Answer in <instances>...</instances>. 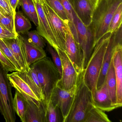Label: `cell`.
<instances>
[{
  "label": "cell",
  "instance_id": "37",
  "mask_svg": "<svg viewBox=\"0 0 122 122\" xmlns=\"http://www.w3.org/2000/svg\"><path fill=\"white\" fill-rule=\"evenodd\" d=\"M20 0H10V3L14 11L16 10V8L19 3Z\"/></svg>",
  "mask_w": 122,
  "mask_h": 122
},
{
  "label": "cell",
  "instance_id": "32",
  "mask_svg": "<svg viewBox=\"0 0 122 122\" xmlns=\"http://www.w3.org/2000/svg\"><path fill=\"white\" fill-rule=\"evenodd\" d=\"M12 8L10 0H0V13L5 15H12L15 13Z\"/></svg>",
  "mask_w": 122,
  "mask_h": 122
},
{
  "label": "cell",
  "instance_id": "25",
  "mask_svg": "<svg viewBox=\"0 0 122 122\" xmlns=\"http://www.w3.org/2000/svg\"><path fill=\"white\" fill-rule=\"evenodd\" d=\"M66 12L69 20L68 26L75 40L78 43L76 28L75 26L73 17V10L69 0H59Z\"/></svg>",
  "mask_w": 122,
  "mask_h": 122
},
{
  "label": "cell",
  "instance_id": "3",
  "mask_svg": "<svg viewBox=\"0 0 122 122\" xmlns=\"http://www.w3.org/2000/svg\"><path fill=\"white\" fill-rule=\"evenodd\" d=\"M111 34L106 33L98 41L84 70V81L92 92L93 99L104 56Z\"/></svg>",
  "mask_w": 122,
  "mask_h": 122
},
{
  "label": "cell",
  "instance_id": "23",
  "mask_svg": "<svg viewBox=\"0 0 122 122\" xmlns=\"http://www.w3.org/2000/svg\"><path fill=\"white\" fill-rule=\"evenodd\" d=\"M107 115L94 105L88 111L83 122H111Z\"/></svg>",
  "mask_w": 122,
  "mask_h": 122
},
{
  "label": "cell",
  "instance_id": "39",
  "mask_svg": "<svg viewBox=\"0 0 122 122\" xmlns=\"http://www.w3.org/2000/svg\"><path fill=\"white\" fill-rule=\"evenodd\" d=\"M40 0V1H41V0Z\"/></svg>",
  "mask_w": 122,
  "mask_h": 122
},
{
  "label": "cell",
  "instance_id": "13",
  "mask_svg": "<svg viewBox=\"0 0 122 122\" xmlns=\"http://www.w3.org/2000/svg\"><path fill=\"white\" fill-rule=\"evenodd\" d=\"M32 1L35 6L38 18L37 31L55 50L58 48L40 1L39 0H32Z\"/></svg>",
  "mask_w": 122,
  "mask_h": 122
},
{
  "label": "cell",
  "instance_id": "30",
  "mask_svg": "<svg viewBox=\"0 0 122 122\" xmlns=\"http://www.w3.org/2000/svg\"><path fill=\"white\" fill-rule=\"evenodd\" d=\"M27 40L30 42L38 46L41 48H44L46 46V42L44 38L42 37L37 30H32L27 32Z\"/></svg>",
  "mask_w": 122,
  "mask_h": 122
},
{
  "label": "cell",
  "instance_id": "15",
  "mask_svg": "<svg viewBox=\"0 0 122 122\" xmlns=\"http://www.w3.org/2000/svg\"><path fill=\"white\" fill-rule=\"evenodd\" d=\"M76 15L86 27L90 26L95 10L88 0H69Z\"/></svg>",
  "mask_w": 122,
  "mask_h": 122
},
{
  "label": "cell",
  "instance_id": "1",
  "mask_svg": "<svg viewBox=\"0 0 122 122\" xmlns=\"http://www.w3.org/2000/svg\"><path fill=\"white\" fill-rule=\"evenodd\" d=\"M84 70L77 74L76 89L70 111L63 122H83L88 111L95 105L92 92L83 77Z\"/></svg>",
  "mask_w": 122,
  "mask_h": 122
},
{
  "label": "cell",
  "instance_id": "33",
  "mask_svg": "<svg viewBox=\"0 0 122 122\" xmlns=\"http://www.w3.org/2000/svg\"><path fill=\"white\" fill-rule=\"evenodd\" d=\"M0 62L5 68L9 72L18 71L12 63L7 58L3 53L0 50Z\"/></svg>",
  "mask_w": 122,
  "mask_h": 122
},
{
  "label": "cell",
  "instance_id": "24",
  "mask_svg": "<svg viewBox=\"0 0 122 122\" xmlns=\"http://www.w3.org/2000/svg\"><path fill=\"white\" fill-rule=\"evenodd\" d=\"M47 122H63V118L60 108L54 106L50 101L46 107Z\"/></svg>",
  "mask_w": 122,
  "mask_h": 122
},
{
  "label": "cell",
  "instance_id": "20",
  "mask_svg": "<svg viewBox=\"0 0 122 122\" xmlns=\"http://www.w3.org/2000/svg\"><path fill=\"white\" fill-rule=\"evenodd\" d=\"M106 79L107 87L112 104L117 108L120 107V106L117 103L116 80L112 59L108 70Z\"/></svg>",
  "mask_w": 122,
  "mask_h": 122
},
{
  "label": "cell",
  "instance_id": "2",
  "mask_svg": "<svg viewBox=\"0 0 122 122\" xmlns=\"http://www.w3.org/2000/svg\"><path fill=\"white\" fill-rule=\"evenodd\" d=\"M122 0H100L93 15L90 26L93 36L94 46L107 33L115 11Z\"/></svg>",
  "mask_w": 122,
  "mask_h": 122
},
{
  "label": "cell",
  "instance_id": "34",
  "mask_svg": "<svg viewBox=\"0 0 122 122\" xmlns=\"http://www.w3.org/2000/svg\"><path fill=\"white\" fill-rule=\"evenodd\" d=\"M18 34L12 32L0 25V39H10L16 38Z\"/></svg>",
  "mask_w": 122,
  "mask_h": 122
},
{
  "label": "cell",
  "instance_id": "27",
  "mask_svg": "<svg viewBox=\"0 0 122 122\" xmlns=\"http://www.w3.org/2000/svg\"><path fill=\"white\" fill-rule=\"evenodd\" d=\"M122 3L117 8L111 19L107 33H113L122 25Z\"/></svg>",
  "mask_w": 122,
  "mask_h": 122
},
{
  "label": "cell",
  "instance_id": "4",
  "mask_svg": "<svg viewBox=\"0 0 122 122\" xmlns=\"http://www.w3.org/2000/svg\"><path fill=\"white\" fill-rule=\"evenodd\" d=\"M30 66L36 71L47 106L50 101L53 91L60 79L59 71L51 59L47 56Z\"/></svg>",
  "mask_w": 122,
  "mask_h": 122
},
{
  "label": "cell",
  "instance_id": "35",
  "mask_svg": "<svg viewBox=\"0 0 122 122\" xmlns=\"http://www.w3.org/2000/svg\"><path fill=\"white\" fill-rule=\"evenodd\" d=\"M31 15L33 18V23L36 26L38 25V18L35 6L32 0H27Z\"/></svg>",
  "mask_w": 122,
  "mask_h": 122
},
{
  "label": "cell",
  "instance_id": "22",
  "mask_svg": "<svg viewBox=\"0 0 122 122\" xmlns=\"http://www.w3.org/2000/svg\"><path fill=\"white\" fill-rule=\"evenodd\" d=\"M15 32L17 34L26 33L32 28L29 20L20 12H15Z\"/></svg>",
  "mask_w": 122,
  "mask_h": 122
},
{
  "label": "cell",
  "instance_id": "19",
  "mask_svg": "<svg viewBox=\"0 0 122 122\" xmlns=\"http://www.w3.org/2000/svg\"><path fill=\"white\" fill-rule=\"evenodd\" d=\"M24 50L27 63L29 67L36 61L47 56L43 48L30 42L23 37Z\"/></svg>",
  "mask_w": 122,
  "mask_h": 122
},
{
  "label": "cell",
  "instance_id": "17",
  "mask_svg": "<svg viewBox=\"0 0 122 122\" xmlns=\"http://www.w3.org/2000/svg\"><path fill=\"white\" fill-rule=\"evenodd\" d=\"M93 102L95 106L104 112H110L117 108L112 104L107 87L106 79L102 86L96 90Z\"/></svg>",
  "mask_w": 122,
  "mask_h": 122
},
{
  "label": "cell",
  "instance_id": "28",
  "mask_svg": "<svg viewBox=\"0 0 122 122\" xmlns=\"http://www.w3.org/2000/svg\"><path fill=\"white\" fill-rule=\"evenodd\" d=\"M0 50H1L7 58L15 67L18 71H22L21 67L14 57L10 47L3 40L1 39H0Z\"/></svg>",
  "mask_w": 122,
  "mask_h": 122
},
{
  "label": "cell",
  "instance_id": "14",
  "mask_svg": "<svg viewBox=\"0 0 122 122\" xmlns=\"http://www.w3.org/2000/svg\"><path fill=\"white\" fill-rule=\"evenodd\" d=\"M3 40L12 51L14 57L21 67L22 71L28 72L30 67L28 66L25 57L23 37L18 34L15 38Z\"/></svg>",
  "mask_w": 122,
  "mask_h": 122
},
{
  "label": "cell",
  "instance_id": "8",
  "mask_svg": "<svg viewBox=\"0 0 122 122\" xmlns=\"http://www.w3.org/2000/svg\"><path fill=\"white\" fill-rule=\"evenodd\" d=\"M40 1L58 48L65 52L66 36L68 25L56 15L44 0Z\"/></svg>",
  "mask_w": 122,
  "mask_h": 122
},
{
  "label": "cell",
  "instance_id": "36",
  "mask_svg": "<svg viewBox=\"0 0 122 122\" xmlns=\"http://www.w3.org/2000/svg\"><path fill=\"white\" fill-rule=\"evenodd\" d=\"M19 4L21 5L24 13L27 15L31 21L33 22V18L30 13L27 0H20Z\"/></svg>",
  "mask_w": 122,
  "mask_h": 122
},
{
  "label": "cell",
  "instance_id": "29",
  "mask_svg": "<svg viewBox=\"0 0 122 122\" xmlns=\"http://www.w3.org/2000/svg\"><path fill=\"white\" fill-rule=\"evenodd\" d=\"M15 13L12 15H5L0 13V25L13 33L17 34L15 28Z\"/></svg>",
  "mask_w": 122,
  "mask_h": 122
},
{
  "label": "cell",
  "instance_id": "18",
  "mask_svg": "<svg viewBox=\"0 0 122 122\" xmlns=\"http://www.w3.org/2000/svg\"><path fill=\"white\" fill-rule=\"evenodd\" d=\"M25 122H47L46 106L45 102L40 106L26 100Z\"/></svg>",
  "mask_w": 122,
  "mask_h": 122
},
{
  "label": "cell",
  "instance_id": "5",
  "mask_svg": "<svg viewBox=\"0 0 122 122\" xmlns=\"http://www.w3.org/2000/svg\"><path fill=\"white\" fill-rule=\"evenodd\" d=\"M7 76L12 87L20 93L25 100L38 106L45 101L42 89L36 85L29 72L14 71Z\"/></svg>",
  "mask_w": 122,
  "mask_h": 122
},
{
  "label": "cell",
  "instance_id": "26",
  "mask_svg": "<svg viewBox=\"0 0 122 122\" xmlns=\"http://www.w3.org/2000/svg\"><path fill=\"white\" fill-rule=\"evenodd\" d=\"M48 6L66 24L68 25L69 20L65 8L59 0H44Z\"/></svg>",
  "mask_w": 122,
  "mask_h": 122
},
{
  "label": "cell",
  "instance_id": "7",
  "mask_svg": "<svg viewBox=\"0 0 122 122\" xmlns=\"http://www.w3.org/2000/svg\"><path fill=\"white\" fill-rule=\"evenodd\" d=\"M73 14L78 41L82 52L83 69L84 70L86 67L95 47L93 36L90 26H86L76 15L74 10Z\"/></svg>",
  "mask_w": 122,
  "mask_h": 122
},
{
  "label": "cell",
  "instance_id": "9",
  "mask_svg": "<svg viewBox=\"0 0 122 122\" xmlns=\"http://www.w3.org/2000/svg\"><path fill=\"white\" fill-rule=\"evenodd\" d=\"M56 50L60 58L62 66V75L57 85L62 89L69 90L75 85L77 74L65 52L59 48Z\"/></svg>",
  "mask_w": 122,
  "mask_h": 122
},
{
  "label": "cell",
  "instance_id": "38",
  "mask_svg": "<svg viewBox=\"0 0 122 122\" xmlns=\"http://www.w3.org/2000/svg\"><path fill=\"white\" fill-rule=\"evenodd\" d=\"M88 0L93 5L95 9L97 5L100 0Z\"/></svg>",
  "mask_w": 122,
  "mask_h": 122
},
{
  "label": "cell",
  "instance_id": "10",
  "mask_svg": "<svg viewBox=\"0 0 122 122\" xmlns=\"http://www.w3.org/2000/svg\"><path fill=\"white\" fill-rule=\"evenodd\" d=\"M122 25L111 34L104 56L96 89L100 88L106 80L107 72L112 61L116 47L118 44L122 43Z\"/></svg>",
  "mask_w": 122,
  "mask_h": 122
},
{
  "label": "cell",
  "instance_id": "31",
  "mask_svg": "<svg viewBox=\"0 0 122 122\" xmlns=\"http://www.w3.org/2000/svg\"><path fill=\"white\" fill-rule=\"evenodd\" d=\"M47 49L52 58L53 63L58 70L61 77L62 73V66L60 58L56 50H55L50 44L48 43Z\"/></svg>",
  "mask_w": 122,
  "mask_h": 122
},
{
  "label": "cell",
  "instance_id": "11",
  "mask_svg": "<svg viewBox=\"0 0 122 122\" xmlns=\"http://www.w3.org/2000/svg\"><path fill=\"white\" fill-rule=\"evenodd\" d=\"M76 89V85L68 90L62 89L57 85L52 93L50 101L54 106H57L60 109L63 120L70 111Z\"/></svg>",
  "mask_w": 122,
  "mask_h": 122
},
{
  "label": "cell",
  "instance_id": "6",
  "mask_svg": "<svg viewBox=\"0 0 122 122\" xmlns=\"http://www.w3.org/2000/svg\"><path fill=\"white\" fill-rule=\"evenodd\" d=\"M8 71L0 62V112L6 122H15V112L13 103L12 86Z\"/></svg>",
  "mask_w": 122,
  "mask_h": 122
},
{
  "label": "cell",
  "instance_id": "12",
  "mask_svg": "<svg viewBox=\"0 0 122 122\" xmlns=\"http://www.w3.org/2000/svg\"><path fill=\"white\" fill-rule=\"evenodd\" d=\"M76 73L78 74L83 71L82 52L79 44L75 40L71 31L68 27L65 40V51Z\"/></svg>",
  "mask_w": 122,
  "mask_h": 122
},
{
  "label": "cell",
  "instance_id": "21",
  "mask_svg": "<svg viewBox=\"0 0 122 122\" xmlns=\"http://www.w3.org/2000/svg\"><path fill=\"white\" fill-rule=\"evenodd\" d=\"M13 103L15 113L21 121L25 122V114L27 109L26 100L23 96L16 90L13 99Z\"/></svg>",
  "mask_w": 122,
  "mask_h": 122
},
{
  "label": "cell",
  "instance_id": "16",
  "mask_svg": "<svg viewBox=\"0 0 122 122\" xmlns=\"http://www.w3.org/2000/svg\"><path fill=\"white\" fill-rule=\"evenodd\" d=\"M113 62L116 83L117 103L122 106V45H117L113 55Z\"/></svg>",
  "mask_w": 122,
  "mask_h": 122
}]
</instances>
